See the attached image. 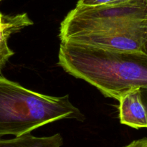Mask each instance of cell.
Segmentation results:
<instances>
[{"label": "cell", "instance_id": "3957f363", "mask_svg": "<svg viewBox=\"0 0 147 147\" xmlns=\"http://www.w3.org/2000/svg\"><path fill=\"white\" fill-rule=\"evenodd\" d=\"M147 31V1L86 7L76 5L62 21L60 41L86 34H116Z\"/></svg>", "mask_w": 147, "mask_h": 147}, {"label": "cell", "instance_id": "9c48e42d", "mask_svg": "<svg viewBox=\"0 0 147 147\" xmlns=\"http://www.w3.org/2000/svg\"><path fill=\"white\" fill-rule=\"evenodd\" d=\"M141 94H142V102L147 112V88H141Z\"/></svg>", "mask_w": 147, "mask_h": 147}, {"label": "cell", "instance_id": "7a4b0ae2", "mask_svg": "<svg viewBox=\"0 0 147 147\" xmlns=\"http://www.w3.org/2000/svg\"><path fill=\"white\" fill-rule=\"evenodd\" d=\"M63 119H85L68 95L56 97L42 94L0 75V137L27 134Z\"/></svg>", "mask_w": 147, "mask_h": 147}, {"label": "cell", "instance_id": "5b68a950", "mask_svg": "<svg viewBox=\"0 0 147 147\" xmlns=\"http://www.w3.org/2000/svg\"><path fill=\"white\" fill-rule=\"evenodd\" d=\"M32 24V20L27 13L7 15L0 12V73L9 59L14 54L9 47L8 39L11 34Z\"/></svg>", "mask_w": 147, "mask_h": 147}, {"label": "cell", "instance_id": "ba28073f", "mask_svg": "<svg viewBox=\"0 0 147 147\" xmlns=\"http://www.w3.org/2000/svg\"><path fill=\"white\" fill-rule=\"evenodd\" d=\"M147 146V138L135 140L129 144L123 147H146Z\"/></svg>", "mask_w": 147, "mask_h": 147}, {"label": "cell", "instance_id": "8fae6325", "mask_svg": "<svg viewBox=\"0 0 147 147\" xmlns=\"http://www.w3.org/2000/svg\"><path fill=\"white\" fill-rule=\"evenodd\" d=\"M146 1H147V0H146ZM146 54H147V47H146Z\"/></svg>", "mask_w": 147, "mask_h": 147}, {"label": "cell", "instance_id": "8992f818", "mask_svg": "<svg viewBox=\"0 0 147 147\" xmlns=\"http://www.w3.org/2000/svg\"><path fill=\"white\" fill-rule=\"evenodd\" d=\"M63 139L60 134L37 137L30 134L10 139H0V147H61Z\"/></svg>", "mask_w": 147, "mask_h": 147}, {"label": "cell", "instance_id": "52a82bcc", "mask_svg": "<svg viewBox=\"0 0 147 147\" xmlns=\"http://www.w3.org/2000/svg\"><path fill=\"white\" fill-rule=\"evenodd\" d=\"M114 0H78L77 5L86 6V7H93V6L104 5L111 4Z\"/></svg>", "mask_w": 147, "mask_h": 147}, {"label": "cell", "instance_id": "30bf717a", "mask_svg": "<svg viewBox=\"0 0 147 147\" xmlns=\"http://www.w3.org/2000/svg\"><path fill=\"white\" fill-rule=\"evenodd\" d=\"M132 1V0H114L113 3H116V4H117V3L127 2V1ZM111 4H112V3H111Z\"/></svg>", "mask_w": 147, "mask_h": 147}, {"label": "cell", "instance_id": "4fadbf2b", "mask_svg": "<svg viewBox=\"0 0 147 147\" xmlns=\"http://www.w3.org/2000/svg\"><path fill=\"white\" fill-rule=\"evenodd\" d=\"M146 147H147V146H146Z\"/></svg>", "mask_w": 147, "mask_h": 147}, {"label": "cell", "instance_id": "277c9868", "mask_svg": "<svg viewBox=\"0 0 147 147\" xmlns=\"http://www.w3.org/2000/svg\"><path fill=\"white\" fill-rule=\"evenodd\" d=\"M118 100L121 123L136 129L147 128V112L142 102L141 88L126 92Z\"/></svg>", "mask_w": 147, "mask_h": 147}, {"label": "cell", "instance_id": "6da1fadb", "mask_svg": "<svg viewBox=\"0 0 147 147\" xmlns=\"http://www.w3.org/2000/svg\"><path fill=\"white\" fill-rule=\"evenodd\" d=\"M58 65L68 74L119 100L126 92L147 88V55L61 42Z\"/></svg>", "mask_w": 147, "mask_h": 147}, {"label": "cell", "instance_id": "7c38bea8", "mask_svg": "<svg viewBox=\"0 0 147 147\" xmlns=\"http://www.w3.org/2000/svg\"><path fill=\"white\" fill-rule=\"evenodd\" d=\"M1 1V0H0V1Z\"/></svg>", "mask_w": 147, "mask_h": 147}]
</instances>
